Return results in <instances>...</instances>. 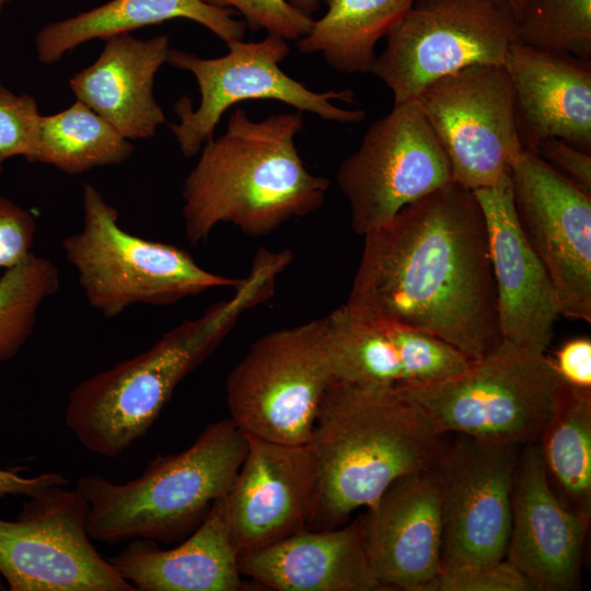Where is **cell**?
<instances>
[{"mask_svg": "<svg viewBox=\"0 0 591 591\" xmlns=\"http://www.w3.org/2000/svg\"><path fill=\"white\" fill-rule=\"evenodd\" d=\"M247 448L248 436L225 418L207 425L185 450L158 455L136 478L80 477L76 488L89 503L90 537L104 544L184 540L228 493Z\"/></svg>", "mask_w": 591, "mask_h": 591, "instance_id": "5", "label": "cell"}, {"mask_svg": "<svg viewBox=\"0 0 591 591\" xmlns=\"http://www.w3.org/2000/svg\"><path fill=\"white\" fill-rule=\"evenodd\" d=\"M517 40L591 60V0H526Z\"/></svg>", "mask_w": 591, "mask_h": 591, "instance_id": "30", "label": "cell"}, {"mask_svg": "<svg viewBox=\"0 0 591 591\" xmlns=\"http://www.w3.org/2000/svg\"><path fill=\"white\" fill-rule=\"evenodd\" d=\"M519 225L555 289L560 314L591 322V195L536 152L510 169Z\"/></svg>", "mask_w": 591, "mask_h": 591, "instance_id": "15", "label": "cell"}, {"mask_svg": "<svg viewBox=\"0 0 591 591\" xmlns=\"http://www.w3.org/2000/svg\"><path fill=\"white\" fill-rule=\"evenodd\" d=\"M536 153L583 192L591 195V154L560 139L540 142Z\"/></svg>", "mask_w": 591, "mask_h": 591, "instance_id": "35", "label": "cell"}, {"mask_svg": "<svg viewBox=\"0 0 591 591\" xmlns=\"http://www.w3.org/2000/svg\"><path fill=\"white\" fill-rule=\"evenodd\" d=\"M7 590V586L3 581V579L0 577V591Z\"/></svg>", "mask_w": 591, "mask_h": 591, "instance_id": "41", "label": "cell"}, {"mask_svg": "<svg viewBox=\"0 0 591 591\" xmlns=\"http://www.w3.org/2000/svg\"><path fill=\"white\" fill-rule=\"evenodd\" d=\"M235 12L205 4L200 0H111L71 18L45 24L35 36L37 59L51 65L67 53L93 40L187 19L201 24L225 44L241 40L246 24L233 18Z\"/></svg>", "mask_w": 591, "mask_h": 591, "instance_id": "25", "label": "cell"}, {"mask_svg": "<svg viewBox=\"0 0 591 591\" xmlns=\"http://www.w3.org/2000/svg\"><path fill=\"white\" fill-rule=\"evenodd\" d=\"M517 42V19L506 0H415L386 36L370 73L401 104L464 68L503 66Z\"/></svg>", "mask_w": 591, "mask_h": 591, "instance_id": "10", "label": "cell"}, {"mask_svg": "<svg viewBox=\"0 0 591 591\" xmlns=\"http://www.w3.org/2000/svg\"><path fill=\"white\" fill-rule=\"evenodd\" d=\"M511 82L514 118L524 150L560 139L591 150V60L514 43L503 65Z\"/></svg>", "mask_w": 591, "mask_h": 591, "instance_id": "21", "label": "cell"}, {"mask_svg": "<svg viewBox=\"0 0 591 591\" xmlns=\"http://www.w3.org/2000/svg\"><path fill=\"white\" fill-rule=\"evenodd\" d=\"M520 450L462 434L448 442L436 466L443 525L441 575L505 559Z\"/></svg>", "mask_w": 591, "mask_h": 591, "instance_id": "14", "label": "cell"}, {"mask_svg": "<svg viewBox=\"0 0 591 591\" xmlns=\"http://www.w3.org/2000/svg\"><path fill=\"white\" fill-rule=\"evenodd\" d=\"M415 0H325L327 10L298 42L302 54H321L346 74L367 73L375 46L403 19Z\"/></svg>", "mask_w": 591, "mask_h": 591, "instance_id": "26", "label": "cell"}, {"mask_svg": "<svg viewBox=\"0 0 591 591\" xmlns=\"http://www.w3.org/2000/svg\"><path fill=\"white\" fill-rule=\"evenodd\" d=\"M474 194L486 222L501 341L544 354L561 314L553 283L519 225L511 177Z\"/></svg>", "mask_w": 591, "mask_h": 591, "instance_id": "19", "label": "cell"}, {"mask_svg": "<svg viewBox=\"0 0 591 591\" xmlns=\"http://www.w3.org/2000/svg\"><path fill=\"white\" fill-rule=\"evenodd\" d=\"M436 591H533V588L505 558L468 570L442 573Z\"/></svg>", "mask_w": 591, "mask_h": 591, "instance_id": "33", "label": "cell"}, {"mask_svg": "<svg viewBox=\"0 0 591 591\" xmlns=\"http://www.w3.org/2000/svg\"><path fill=\"white\" fill-rule=\"evenodd\" d=\"M447 434L398 387L333 381L309 442L318 471L309 529L343 525L396 479L434 468Z\"/></svg>", "mask_w": 591, "mask_h": 591, "instance_id": "3", "label": "cell"}, {"mask_svg": "<svg viewBox=\"0 0 591 591\" xmlns=\"http://www.w3.org/2000/svg\"><path fill=\"white\" fill-rule=\"evenodd\" d=\"M93 63L74 73L69 86L129 140L154 137L165 115L154 94V79L167 60V35L147 39L131 33L107 37Z\"/></svg>", "mask_w": 591, "mask_h": 591, "instance_id": "23", "label": "cell"}, {"mask_svg": "<svg viewBox=\"0 0 591 591\" xmlns=\"http://www.w3.org/2000/svg\"><path fill=\"white\" fill-rule=\"evenodd\" d=\"M414 101L443 149L455 183L474 192L510 175L524 149L503 66L475 65L450 73L425 86Z\"/></svg>", "mask_w": 591, "mask_h": 591, "instance_id": "12", "label": "cell"}, {"mask_svg": "<svg viewBox=\"0 0 591 591\" xmlns=\"http://www.w3.org/2000/svg\"><path fill=\"white\" fill-rule=\"evenodd\" d=\"M239 557L221 497L175 547L136 538L108 560L136 591H237Z\"/></svg>", "mask_w": 591, "mask_h": 591, "instance_id": "24", "label": "cell"}, {"mask_svg": "<svg viewBox=\"0 0 591 591\" xmlns=\"http://www.w3.org/2000/svg\"><path fill=\"white\" fill-rule=\"evenodd\" d=\"M358 317L402 324L477 360L500 343L483 209L454 181L364 235L347 302Z\"/></svg>", "mask_w": 591, "mask_h": 591, "instance_id": "1", "label": "cell"}, {"mask_svg": "<svg viewBox=\"0 0 591 591\" xmlns=\"http://www.w3.org/2000/svg\"><path fill=\"white\" fill-rule=\"evenodd\" d=\"M60 288L58 267L32 253L0 277V362L13 359L32 336L38 312Z\"/></svg>", "mask_w": 591, "mask_h": 591, "instance_id": "29", "label": "cell"}, {"mask_svg": "<svg viewBox=\"0 0 591 591\" xmlns=\"http://www.w3.org/2000/svg\"><path fill=\"white\" fill-rule=\"evenodd\" d=\"M361 520L383 590L436 591L443 534L436 467L393 482Z\"/></svg>", "mask_w": 591, "mask_h": 591, "instance_id": "17", "label": "cell"}, {"mask_svg": "<svg viewBox=\"0 0 591 591\" xmlns=\"http://www.w3.org/2000/svg\"><path fill=\"white\" fill-rule=\"evenodd\" d=\"M10 0H0V14Z\"/></svg>", "mask_w": 591, "mask_h": 591, "instance_id": "40", "label": "cell"}, {"mask_svg": "<svg viewBox=\"0 0 591 591\" xmlns=\"http://www.w3.org/2000/svg\"><path fill=\"white\" fill-rule=\"evenodd\" d=\"M3 162H4V161H3V160L1 159V157H0V175H1V173H2V164H3Z\"/></svg>", "mask_w": 591, "mask_h": 591, "instance_id": "42", "label": "cell"}, {"mask_svg": "<svg viewBox=\"0 0 591 591\" xmlns=\"http://www.w3.org/2000/svg\"><path fill=\"white\" fill-rule=\"evenodd\" d=\"M509 5L511 7L514 15H515V19L518 20L526 0H506Z\"/></svg>", "mask_w": 591, "mask_h": 591, "instance_id": "39", "label": "cell"}, {"mask_svg": "<svg viewBox=\"0 0 591 591\" xmlns=\"http://www.w3.org/2000/svg\"><path fill=\"white\" fill-rule=\"evenodd\" d=\"M36 229L32 211L0 195V268L15 266L33 253Z\"/></svg>", "mask_w": 591, "mask_h": 591, "instance_id": "34", "label": "cell"}, {"mask_svg": "<svg viewBox=\"0 0 591 591\" xmlns=\"http://www.w3.org/2000/svg\"><path fill=\"white\" fill-rule=\"evenodd\" d=\"M227 46L228 54L216 58H201L175 48L169 50L166 62L189 71L200 94L197 108L185 95L174 106L178 123L170 124V130L184 157L197 155L213 138L222 115L240 102L274 100L339 124L364 119L362 109H346L334 103H356L351 89L315 92L281 70L279 65L290 51L286 39L267 34L259 42L241 39Z\"/></svg>", "mask_w": 591, "mask_h": 591, "instance_id": "9", "label": "cell"}, {"mask_svg": "<svg viewBox=\"0 0 591 591\" xmlns=\"http://www.w3.org/2000/svg\"><path fill=\"white\" fill-rule=\"evenodd\" d=\"M538 447L547 483L577 515L591 519V389L566 385Z\"/></svg>", "mask_w": 591, "mask_h": 591, "instance_id": "27", "label": "cell"}, {"mask_svg": "<svg viewBox=\"0 0 591 591\" xmlns=\"http://www.w3.org/2000/svg\"><path fill=\"white\" fill-rule=\"evenodd\" d=\"M61 247L88 304L106 318L137 304L172 305L210 289H236L245 280L208 271L185 250L126 231L117 209L88 183L82 227Z\"/></svg>", "mask_w": 591, "mask_h": 591, "instance_id": "7", "label": "cell"}, {"mask_svg": "<svg viewBox=\"0 0 591 591\" xmlns=\"http://www.w3.org/2000/svg\"><path fill=\"white\" fill-rule=\"evenodd\" d=\"M553 363L565 383L591 389V340L578 337L566 341L557 351Z\"/></svg>", "mask_w": 591, "mask_h": 591, "instance_id": "36", "label": "cell"}, {"mask_svg": "<svg viewBox=\"0 0 591 591\" xmlns=\"http://www.w3.org/2000/svg\"><path fill=\"white\" fill-rule=\"evenodd\" d=\"M293 8L303 14L311 16L317 12L320 0H287Z\"/></svg>", "mask_w": 591, "mask_h": 591, "instance_id": "38", "label": "cell"}, {"mask_svg": "<svg viewBox=\"0 0 591 591\" xmlns=\"http://www.w3.org/2000/svg\"><path fill=\"white\" fill-rule=\"evenodd\" d=\"M242 576L277 591L383 590L370 564L361 517L301 530L239 557Z\"/></svg>", "mask_w": 591, "mask_h": 591, "instance_id": "22", "label": "cell"}, {"mask_svg": "<svg viewBox=\"0 0 591 591\" xmlns=\"http://www.w3.org/2000/svg\"><path fill=\"white\" fill-rule=\"evenodd\" d=\"M566 385L543 352L501 341L454 374L398 389L445 433L524 447L538 442Z\"/></svg>", "mask_w": 591, "mask_h": 591, "instance_id": "6", "label": "cell"}, {"mask_svg": "<svg viewBox=\"0 0 591 591\" xmlns=\"http://www.w3.org/2000/svg\"><path fill=\"white\" fill-rule=\"evenodd\" d=\"M317 485L316 459L309 443L248 436L245 457L223 496L240 556L309 529Z\"/></svg>", "mask_w": 591, "mask_h": 591, "instance_id": "16", "label": "cell"}, {"mask_svg": "<svg viewBox=\"0 0 591 591\" xmlns=\"http://www.w3.org/2000/svg\"><path fill=\"white\" fill-rule=\"evenodd\" d=\"M302 128L300 113L256 121L234 108L227 130L204 144L184 181L182 213L190 245L207 241L221 222L259 237L323 206L329 181L302 161L294 141Z\"/></svg>", "mask_w": 591, "mask_h": 591, "instance_id": "4", "label": "cell"}, {"mask_svg": "<svg viewBox=\"0 0 591 591\" xmlns=\"http://www.w3.org/2000/svg\"><path fill=\"white\" fill-rule=\"evenodd\" d=\"M590 520L570 511L551 489L538 443L520 450L512 489L506 559L533 591L580 587L583 545Z\"/></svg>", "mask_w": 591, "mask_h": 591, "instance_id": "18", "label": "cell"}, {"mask_svg": "<svg viewBox=\"0 0 591 591\" xmlns=\"http://www.w3.org/2000/svg\"><path fill=\"white\" fill-rule=\"evenodd\" d=\"M40 118L36 100L16 94L0 83V157H23L37 163Z\"/></svg>", "mask_w": 591, "mask_h": 591, "instance_id": "31", "label": "cell"}, {"mask_svg": "<svg viewBox=\"0 0 591 591\" xmlns=\"http://www.w3.org/2000/svg\"><path fill=\"white\" fill-rule=\"evenodd\" d=\"M351 229L364 236L404 207L453 182L449 160L414 100L374 121L336 175Z\"/></svg>", "mask_w": 591, "mask_h": 591, "instance_id": "13", "label": "cell"}, {"mask_svg": "<svg viewBox=\"0 0 591 591\" xmlns=\"http://www.w3.org/2000/svg\"><path fill=\"white\" fill-rule=\"evenodd\" d=\"M134 151L129 139L84 103L42 115L37 163L66 174L124 163Z\"/></svg>", "mask_w": 591, "mask_h": 591, "instance_id": "28", "label": "cell"}, {"mask_svg": "<svg viewBox=\"0 0 591 591\" xmlns=\"http://www.w3.org/2000/svg\"><path fill=\"white\" fill-rule=\"evenodd\" d=\"M67 484L68 479L58 472L23 476L13 470L0 468V499L8 496H24L27 498L49 487Z\"/></svg>", "mask_w": 591, "mask_h": 591, "instance_id": "37", "label": "cell"}, {"mask_svg": "<svg viewBox=\"0 0 591 591\" xmlns=\"http://www.w3.org/2000/svg\"><path fill=\"white\" fill-rule=\"evenodd\" d=\"M207 5L231 10L244 18L246 26L257 32L277 35L286 40H299L309 33L313 19L293 8L287 0H200Z\"/></svg>", "mask_w": 591, "mask_h": 591, "instance_id": "32", "label": "cell"}, {"mask_svg": "<svg viewBox=\"0 0 591 591\" xmlns=\"http://www.w3.org/2000/svg\"><path fill=\"white\" fill-rule=\"evenodd\" d=\"M333 381L326 316L268 333L227 379L230 418L250 437L308 444Z\"/></svg>", "mask_w": 591, "mask_h": 591, "instance_id": "8", "label": "cell"}, {"mask_svg": "<svg viewBox=\"0 0 591 591\" xmlns=\"http://www.w3.org/2000/svg\"><path fill=\"white\" fill-rule=\"evenodd\" d=\"M89 503L53 486L27 497L15 521L0 519V577L10 591H136L95 548Z\"/></svg>", "mask_w": 591, "mask_h": 591, "instance_id": "11", "label": "cell"}, {"mask_svg": "<svg viewBox=\"0 0 591 591\" xmlns=\"http://www.w3.org/2000/svg\"><path fill=\"white\" fill-rule=\"evenodd\" d=\"M291 259L289 251L262 248L230 299L76 385L68 396L65 424L81 445L115 459L146 436L185 376L215 351L244 312L271 297L276 278Z\"/></svg>", "mask_w": 591, "mask_h": 591, "instance_id": "2", "label": "cell"}, {"mask_svg": "<svg viewBox=\"0 0 591 591\" xmlns=\"http://www.w3.org/2000/svg\"><path fill=\"white\" fill-rule=\"evenodd\" d=\"M326 317L334 381L364 386H407L449 376L471 361L430 334L402 324L358 317L346 304Z\"/></svg>", "mask_w": 591, "mask_h": 591, "instance_id": "20", "label": "cell"}]
</instances>
